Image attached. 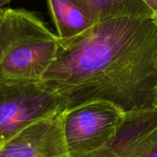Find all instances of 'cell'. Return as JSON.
<instances>
[{"instance_id": "1", "label": "cell", "mask_w": 157, "mask_h": 157, "mask_svg": "<svg viewBox=\"0 0 157 157\" xmlns=\"http://www.w3.org/2000/svg\"><path fill=\"white\" fill-rule=\"evenodd\" d=\"M59 41L58 56L41 82L64 110L97 101L126 113L155 107L156 17L110 18Z\"/></svg>"}, {"instance_id": "2", "label": "cell", "mask_w": 157, "mask_h": 157, "mask_svg": "<svg viewBox=\"0 0 157 157\" xmlns=\"http://www.w3.org/2000/svg\"><path fill=\"white\" fill-rule=\"evenodd\" d=\"M59 50V38L37 12L0 9V80L41 81Z\"/></svg>"}, {"instance_id": "3", "label": "cell", "mask_w": 157, "mask_h": 157, "mask_svg": "<svg viewBox=\"0 0 157 157\" xmlns=\"http://www.w3.org/2000/svg\"><path fill=\"white\" fill-rule=\"evenodd\" d=\"M126 113L110 102L85 103L62 112L64 136L73 157H91L117 136Z\"/></svg>"}, {"instance_id": "4", "label": "cell", "mask_w": 157, "mask_h": 157, "mask_svg": "<svg viewBox=\"0 0 157 157\" xmlns=\"http://www.w3.org/2000/svg\"><path fill=\"white\" fill-rule=\"evenodd\" d=\"M63 110L41 81L0 80V144L29 124Z\"/></svg>"}, {"instance_id": "5", "label": "cell", "mask_w": 157, "mask_h": 157, "mask_svg": "<svg viewBox=\"0 0 157 157\" xmlns=\"http://www.w3.org/2000/svg\"><path fill=\"white\" fill-rule=\"evenodd\" d=\"M63 111L22 129L3 144L0 157H73L64 136Z\"/></svg>"}, {"instance_id": "6", "label": "cell", "mask_w": 157, "mask_h": 157, "mask_svg": "<svg viewBox=\"0 0 157 157\" xmlns=\"http://www.w3.org/2000/svg\"><path fill=\"white\" fill-rule=\"evenodd\" d=\"M157 149V107L126 113L114 140L91 157H151Z\"/></svg>"}, {"instance_id": "7", "label": "cell", "mask_w": 157, "mask_h": 157, "mask_svg": "<svg viewBox=\"0 0 157 157\" xmlns=\"http://www.w3.org/2000/svg\"><path fill=\"white\" fill-rule=\"evenodd\" d=\"M60 40L80 36L94 27L98 20L78 0H46Z\"/></svg>"}, {"instance_id": "8", "label": "cell", "mask_w": 157, "mask_h": 157, "mask_svg": "<svg viewBox=\"0 0 157 157\" xmlns=\"http://www.w3.org/2000/svg\"><path fill=\"white\" fill-rule=\"evenodd\" d=\"M98 21L119 17L153 18V11L142 0H78Z\"/></svg>"}, {"instance_id": "9", "label": "cell", "mask_w": 157, "mask_h": 157, "mask_svg": "<svg viewBox=\"0 0 157 157\" xmlns=\"http://www.w3.org/2000/svg\"><path fill=\"white\" fill-rule=\"evenodd\" d=\"M142 1L145 2L147 6L153 11L157 18V0H142Z\"/></svg>"}, {"instance_id": "10", "label": "cell", "mask_w": 157, "mask_h": 157, "mask_svg": "<svg viewBox=\"0 0 157 157\" xmlns=\"http://www.w3.org/2000/svg\"><path fill=\"white\" fill-rule=\"evenodd\" d=\"M12 0H0V9L4 8V6L9 4Z\"/></svg>"}, {"instance_id": "11", "label": "cell", "mask_w": 157, "mask_h": 157, "mask_svg": "<svg viewBox=\"0 0 157 157\" xmlns=\"http://www.w3.org/2000/svg\"><path fill=\"white\" fill-rule=\"evenodd\" d=\"M155 98H156V100H155V107H157V85L155 88Z\"/></svg>"}, {"instance_id": "12", "label": "cell", "mask_w": 157, "mask_h": 157, "mask_svg": "<svg viewBox=\"0 0 157 157\" xmlns=\"http://www.w3.org/2000/svg\"><path fill=\"white\" fill-rule=\"evenodd\" d=\"M2 146H3V144H0V150H1V149H2Z\"/></svg>"}]
</instances>
